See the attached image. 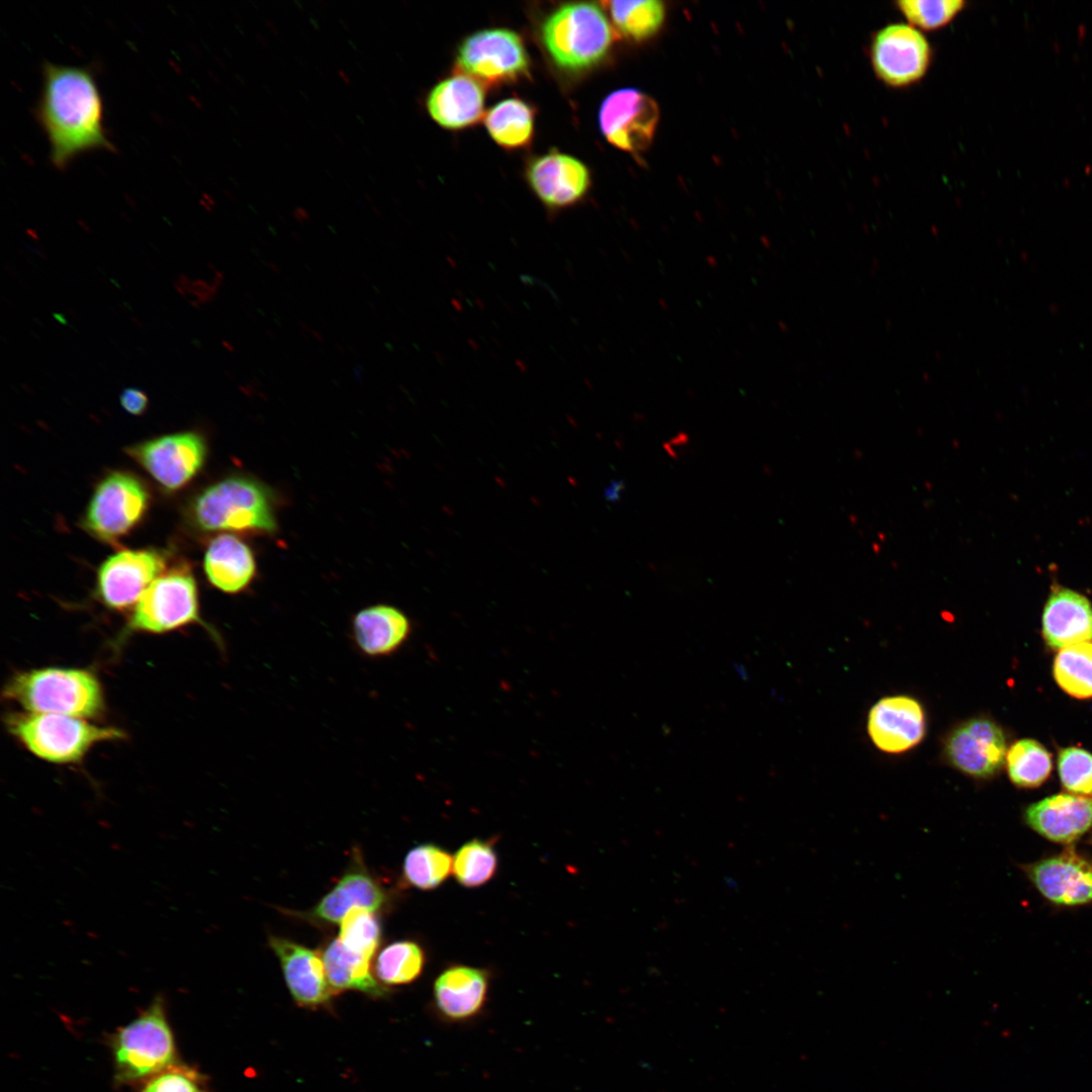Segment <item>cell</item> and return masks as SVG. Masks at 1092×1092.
Masks as SVG:
<instances>
[{"label": "cell", "instance_id": "obj_39", "mask_svg": "<svg viewBox=\"0 0 1092 1092\" xmlns=\"http://www.w3.org/2000/svg\"><path fill=\"white\" fill-rule=\"evenodd\" d=\"M622 485H623V483L620 482V481L619 482H617V481L614 482L612 484V486L610 487L609 491H608L609 492L608 496L612 497L613 499H617L619 497V493H620V491L622 489Z\"/></svg>", "mask_w": 1092, "mask_h": 1092}, {"label": "cell", "instance_id": "obj_34", "mask_svg": "<svg viewBox=\"0 0 1092 1092\" xmlns=\"http://www.w3.org/2000/svg\"><path fill=\"white\" fill-rule=\"evenodd\" d=\"M380 935V924L373 912L353 908L340 922L338 938L348 950L371 960L379 945Z\"/></svg>", "mask_w": 1092, "mask_h": 1092}, {"label": "cell", "instance_id": "obj_26", "mask_svg": "<svg viewBox=\"0 0 1092 1092\" xmlns=\"http://www.w3.org/2000/svg\"><path fill=\"white\" fill-rule=\"evenodd\" d=\"M322 957L334 994L357 990L372 997H381L387 992L384 985L372 975L370 960L348 950L339 938L327 945Z\"/></svg>", "mask_w": 1092, "mask_h": 1092}, {"label": "cell", "instance_id": "obj_17", "mask_svg": "<svg viewBox=\"0 0 1092 1092\" xmlns=\"http://www.w3.org/2000/svg\"><path fill=\"white\" fill-rule=\"evenodd\" d=\"M873 743L887 753H902L923 739L926 729L921 704L909 696H890L878 701L868 716Z\"/></svg>", "mask_w": 1092, "mask_h": 1092}, {"label": "cell", "instance_id": "obj_31", "mask_svg": "<svg viewBox=\"0 0 1092 1092\" xmlns=\"http://www.w3.org/2000/svg\"><path fill=\"white\" fill-rule=\"evenodd\" d=\"M1005 761L1010 781L1025 789L1042 785L1053 768L1050 752L1033 739L1014 742L1006 753Z\"/></svg>", "mask_w": 1092, "mask_h": 1092}, {"label": "cell", "instance_id": "obj_9", "mask_svg": "<svg viewBox=\"0 0 1092 1092\" xmlns=\"http://www.w3.org/2000/svg\"><path fill=\"white\" fill-rule=\"evenodd\" d=\"M530 59L522 37L507 28H488L468 35L456 55L458 74L482 86L516 82L529 73Z\"/></svg>", "mask_w": 1092, "mask_h": 1092}, {"label": "cell", "instance_id": "obj_15", "mask_svg": "<svg viewBox=\"0 0 1092 1092\" xmlns=\"http://www.w3.org/2000/svg\"><path fill=\"white\" fill-rule=\"evenodd\" d=\"M1040 895L1057 906L1092 903V861L1073 848L1023 867Z\"/></svg>", "mask_w": 1092, "mask_h": 1092}, {"label": "cell", "instance_id": "obj_18", "mask_svg": "<svg viewBox=\"0 0 1092 1092\" xmlns=\"http://www.w3.org/2000/svg\"><path fill=\"white\" fill-rule=\"evenodd\" d=\"M269 945L281 965L285 983L294 1001L317 1008L335 995L326 975L322 954L290 939L271 936Z\"/></svg>", "mask_w": 1092, "mask_h": 1092}, {"label": "cell", "instance_id": "obj_20", "mask_svg": "<svg viewBox=\"0 0 1092 1092\" xmlns=\"http://www.w3.org/2000/svg\"><path fill=\"white\" fill-rule=\"evenodd\" d=\"M1026 824L1050 841L1070 844L1092 828V797L1056 794L1029 805Z\"/></svg>", "mask_w": 1092, "mask_h": 1092}, {"label": "cell", "instance_id": "obj_35", "mask_svg": "<svg viewBox=\"0 0 1092 1092\" xmlns=\"http://www.w3.org/2000/svg\"><path fill=\"white\" fill-rule=\"evenodd\" d=\"M895 4L908 24L920 31H933L946 26L966 6L962 0H902Z\"/></svg>", "mask_w": 1092, "mask_h": 1092}, {"label": "cell", "instance_id": "obj_23", "mask_svg": "<svg viewBox=\"0 0 1092 1092\" xmlns=\"http://www.w3.org/2000/svg\"><path fill=\"white\" fill-rule=\"evenodd\" d=\"M484 98L480 83L456 73L433 87L426 105L430 116L440 126L458 130L472 126L481 119Z\"/></svg>", "mask_w": 1092, "mask_h": 1092}, {"label": "cell", "instance_id": "obj_7", "mask_svg": "<svg viewBox=\"0 0 1092 1092\" xmlns=\"http://www.w3.org/2000/svg\"><path fill=\"white\" fill-rule=\"evenodd\" d=\"M150 500L142 479L126 471H112L97 484L83 528L99 541L114 544L144 519Z\"/></svg>", "mask_w": 1092, "mask_h": 1092}, {"label": "cell", "instance_id": "obj_11", "mask_svg": "<svg viewBox=\"0 0 1092 1092\" xmlns=\"http://www.w3.org/2000/svg\"><path fill=\"white\" fill-rule=\"evenodd\" d=\"M126 453L165 489L177 490L201 470L207 447L200 434L187 431L138 443Z\"/></svg>", "mask_w": 1092, "mask_h": 1092}, {"label": "cell", "instance_id": "obj_24", "mask_svg": "<svg viewBox=\"0 0 1092 1092\" xmlns=\"http://www.w3.org/2000/svg\"><path fill=\"white\" fill-rule=\"evenodd\" d=\"M209 582L226 594L247 589L256 576L257 563L252 549L232 534L215 536L208 544L203 560Z\"/></svg>", "mask_w": 1092, "mask_h": 1092}, {"label": "cell", "instance_id": "obj_2", "mask_svg": "<svg viewBox=\"0 0 1092 1092\" xmlns=\"http://www.w3.org/2000/svg\"><path fill=\"white\" fill-rule=\"evenodd\" d=\"M108 1043L114 1080L119 1085L140 1086L180 1062L166 1000L160 994L130 1022L118 1027Z\"/></svg>", "mask_w": 1092, "mask_h": 1092}, {"label": "cell", "instance_id": "obj_30", "mask_svg": "<svg viewBox=\"0 0 1092 1092\" xmlns=\"http://www.w3.org/2000/svg\"><path fill=\"white\" fill-rule=\"evenodd\" d=\"M603 4L616 29L635 40L654 34L664 19V5L658 0L608 1Z\"/></svg>", "mask_w": 1092, "mask_h": 1092}, {"label": "cell", "instance_id": "obj_8", "mask_svg": "<svg viewBox=\"0 0 1092 1092\" xmlns=\"http://www.w3.org/2000/svg\"><path fill=\"white\" fill-rule=\"evenodd\" d=\"M200 622L196 581L190 567L166 569L145 590L129 620L134 631L164 633Z\"/></svg>", "mask_w": 1092, "mask_h": 1092}, {"label": "cell", "instance_id": "obj_16", "mask_svg": "<svg viewBox=\"0 0 1092 1092\" xmlns=\"http://www.w3.org/2000/svg\"><path fill=\"white\" fill-rule=\"evenodd\" d=\"M527 180L540 201L552 210L579 202L590 185L586 166L576 158L550 152L534 159L527 168Z\"/></svg>", "mask_w": 1092, "mask_h": 1092}, {"label": "cell", "instance_id": "obj_13", "mask_svg": "<svg viewBox=\"0 0 1092 1092\" xmlns=\"http://www.w3.org/2000/svg\"><path fill=\"white\" fill-rule=\"evenodd\" d=\"M658 118L656 102L633 88L619 89L608 95L599 113L600 127L606 140L633 154L648 148Z\"/></svg>", "mask_w": 1092, "mask_h": 1092}, {"label": "cell", "instance_id": "obj_29", "mask_svg": "<svg viewBox=\"0 0 1092 1092\" xmlns=\"http://www.w3.org/2000/svg\"><path fill=\"white\" fill-rule=\"evenodd\" d=\"M422 946L413 940H398L383 947L375 962V975L383 985H405L417 980L425 967Z\"/></svg>", "mask_w": 1092, "mask_h": 1092}, {"label": "cell", "instance_id": "obj_28", "mask_svg": "<svg viewBox=\"0 0 1092 1092\" xmlns=\"http://www.w3.org/2000/svg\"><path fill=\"white\" fill-rule=\"evenodd\" d=\"M453 870L452 855L434 843L413 847L404 856L402 875L412 887L429 891L441 886Z\"/></svg>", "mask_w": 1092, "mask_h": 1092}, {"label": "cell", "instance_id": "obj_10", "mask_svg": "<svg viewBox=\"0 0 1092 1092\" xmlns=\"http://www.w3.org/2000/svg\"><path fill=\"white\" fill-rule=\"evenodd\" d=\"M874 73L886 86L906 88L928 72L932 50L920 30L906 23H893L876 31L869 47Z\"/></svg>", "mask_w": 1092, "mask_h": 1092}, {"label": "cell", "instance_id": "obj_12", "mask_svg": "<svg viewBox=\"0 0 1092 1092\" xmlns=\"http://www.w3.org/2000/svg\"><path fill=\"white\" fill-rule=\"evenodd\" d=\"M166 569V557L158 550L118 551L98 568L97 596L107 607L124 610L138 603L150 584Z\"/></svg>", "mask_w": 1092, "mask_h": 1092}, {"label": "cell", "instance_id": "obj_37", "mask_svg": "<svg viewBox=\"0 0 1092 1092\" xmlns=\"http://www.w3.org/2000/svg\"><path fill=\"white\" fill-rule=\"evenodd\" d=\"M1058 771L1063 787L1077 796L1092 797V754L1079 747L1059 752Z\"/></svg>", "mask_w": 1092, "mask_h": 1092}, {"label": "cell", "instance_id": "obj_19", "mask_svg": "<svg viewBox=\"0 0 1092 1092\" xmlns=\"http://www.w3.org/2000/svg\"><path fill=\"white\" fill-rule=\"evenodd\" d=\"M488 989L489 975L486 970L452 965L441 972L434 982L436 1010L445 1021H469L484 1009Z\"/></svg>", "mask_w": 1092, "mask_h": 1092}, {"label": "cell", "instance_id": "obj_21", "mask_svg": "<svg viewBox=\"0 0 1092 1092\" xmlns=\"http://www.w3.org/2000/svg\"><path fill=\"white\" fill-rule=\"evenodd\" d=\"M412 634L410 618L390 605H373L358 611L351 622V638L357 650L370 658L396 653Z\"/></svg>", "mask_w": 1092, "mask_h": 1092}, {"label": "cell", "instance_id": "obj_3", "mask_svg": "<svg viewBox=\"0 0 1092 1092\" xmlns=\"http://www.w3.org/2000/svg\"><path fill=\"white\" fill-rule=\"evenodd\" d=\"M188 518L202 532L273 533L277 528L273 493L243 475L203 488L190 503Z\"/></svg>", "mask_w": 1092, "mask_h": 1092}, {"label": "cell", "instance_id": "obj_32", "mask_svg": "<svg viewBox=\"0 0 1092 1092\" xmlns=\"http://www.w3.org/2000/svg\"><path fill=\"white\" fill-rule=\"evenodd\" d=\"M1054 676L1070 696L1092 698V642H1081L1060 649L1054 662Z\"/></svg>", "mask_w": 1092, "mask_h": 1092}, {"label": "cell", "instance_id": "obj_38", "mask_svg": "<svg viewBox=\"0 0 1092 1092\" xmlns=\"http://www.w3.org/2000/svg\"><path fill=\"white\" fill-rule=\"evenodd\" d=\"M119 400L124 411L133 416L144 415L149 405L147 394L143 390L134 387L123 389L120 393Z\"/></svg>", "mask_w": 1092, "mask_h": 1092}, {"label": "cell", "instance_id": "obj_33", "mask_svg": "<svg viewBox=\"0 0 1092 1092\" xmlns=\"http://www.w3.org/2000/svg\"><path fill=\"white\" fill-rule=\"evenodd\" d=\"M497 870V854L492 841L475 838L464 843L454 854L455 880L465 888H477L492 879Z\"/></svg>", "mask_w": 1092, "mask_h": 1092}, {"label": "cell", "instance_id": "obj_25", "mask_svg": "<svg viewBox=\"0 0 1092 1092\" xmlns=\"http://www.w3.org/2000/svg\"><path fill=\"white\" fill-rule=\"evenodd\" d=\"M386 896L379 884L364 870L354 869L346 873L309 913L312 918L340 923L353 908L376 911Z\"/></svg>", "mask_w": 1092, "mask_h": 1092}, {"label": "cell", "instance_id": "obj_36", "mask_svg": "<svg viewBox=\"0 0 1092 1092\" xmlns=\"http://www.w3.org/2000/svg\"><path fill=\"white\" fill-rule=\"evenodd\" d=\"M139 1088L140 1092H209L207 1077L181 1062L151 1077Z\"/></svg>", "mask_w": 1092, "mask_h": 1092}, {"label": "cell", "instance_id": "obj_5", "mask_svg": "<svg viewBox=\"0 0 1092 1092\" xmlns=\"http://www.w3.org/2000/svg\"><path fill=\"white\" fill-rule=\"evenodd\" d=\"M541 34L552 62L570 73L597 66L613 41V30L603 8L590 2L560 6L546 18Z\"/></svg>", "mask_w": 1092, "mask_h": 1092}, {"label": "cell", "instance_id": "obj_6", "mask_svg": "<svg viewBox=\"0 0 1092 1092\" xmlns=\"http://www.w3.org/2000/svg\"><path fill=\"white\" fill-rule=\"evenodd\" d=\"M7 727L30 752L55 763L79 761L95 744L124 736L113 727L57 714H10Z\"/></svg>", "mask_w": 1092, "mask_h": 1092}, {"label": "cell", "instance_id": "obj_27", "mask_svg": "<svg viewBox=\"0 0 1092 1092\" xmlns=\"http://www.w3.org/2000/svg\"><path fill=\"white\" fill-rule=\"evenodd\" d=\"M484 124L498 146L508 150L525 148L534 135L535 111L522 99L508 98L486 112Z\"/></svg>", "mask_w": 1092, "mask_h": 1092}, {"label": "cell", "instance_id": "obj_1", "mask_svg": "<svg viewBox=\"0 0 1092 1092\" xmlns=\"http://www.w3.org/2000/svg\"><path fill=\"white\" fill-rule=\"evenodd\" d=\"M35 114L60 170L82 154L113 151L104 126L103 100L89 67L46 62Z\"/></svg>", "mask_w": 1092, "mask_h": 1092}, {"label": "cell", "instance_id": "obj_4", "mask_svg": "<svg viewBox=\"0 0 1092 1092\" xmlns=\"http://www.w3.org/2000/svg\"><path fill=\"white\" fill-rule=\"evenodd\" d=\"M4 697L28 713L86 719L104 710L103 692L96 676L76 668L48 667L16 673L8 680Z\"/></svg>", "mask_w": 1092, "mask_h": 1092}, {"label": "cell", "instance_id": "obj_14", "mask_svg": "<svg viewBox=\"0 0 1092 1092\" xmlns=\"http://www.w3.org/2000/svg\"><path fill=\"white\" fill-rule=\"evenodd\" d=\"M1006 753L1001 727L983 717L960 724L944 743L947 761L963 774L977 779L995 776L1004 764Z\"/></svg>", "mask_w": 1092, "mask_h": 1092}, {"label": "cell", "instance_id": "obj_22", "mask_svg": "<svg viewBox=\"0 0 1092 1092\" xmlns=\"http://www.w3.org/2000/svg\"><path fill=\"white\" fill-rule=\"evenodd\" d=\"M1041 623L1043 639L1053 649L1092 642V604L1071 588L1053 585Z\"/></svg>", "mask_w": 1092, "mask_h": 1092}]
</instances>
